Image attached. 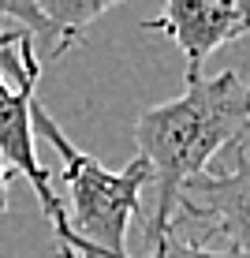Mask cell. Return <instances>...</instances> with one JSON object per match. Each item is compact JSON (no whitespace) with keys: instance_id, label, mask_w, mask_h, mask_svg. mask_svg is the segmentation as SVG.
<instances>
[{"instance_id":"cell-1","label":"cell","mask_w":250,"mask_h":258,"mask_svg":"<svg viewBox=\"0 0 250 258\" xmlns=\"http://www.w3.org/2000/svg\"><path fill=\"white\" fill-rule=\"evenodd\" d=\"M250 131V83L239 71H220L213 79L187 83L180 97L138 112L135 142L138 157L149 165V183L157 199L146 221L149 251L164 243L180 213L183 187L209 172L217 150L243 142Z\"/></svg>"},{"instance_id":"cell-2","label":"cell","mask_w":250,"mask_h":258,"mask_svg":"<svg viewBox=\"0 0 250 258\" xmlns=\"http://www.w3.org/2000/svg\"><path fill=\"white\" fill-rule=\"evenodd\" d=\"M34 131L45 142H52L60 157H64V183H67V225L75 232L82 258H135L127 251V228L142 210V191L149 183V165L135 157L123 172H109L101 161L71 142L49 109L34 97L30 105Z\"/></svg>"},{"instance_id":"cell-3","label":"cell","mask_w":250,"mask_h":258,"mask_svg":"<svg viewBox=\"0 0 250 258\" xmlns=\"http://www.w3.org/2000/svg\"><path fill=\"white\" fill-rule=\"evenodd\" d=\"M202 225L209 239H224L231 258H250V150L231 146V165L209 168L183 187L176 225Z\"/></svg>"},{"instance_id":"cell-4","label":"cell","mask_w":250,"mask_h":258,"mask_svg":"<svg viewBox=\"0 0 250 258\" xmlns=\"http://www.w3.org/2000/svg\"><path fill=\"white\" fill-rule=\"evenodd\" d=\"M142 30L168 34L187 56V83H194L213 49L250 34V0H172Z\"/></svg>"},{"instance_id":"cell-5","label":"cell","mask_w":250,"mask_h":258,"mask_svg":"<svg viewBox=\"0 0 250 258\" xmlns=\"http://www.w3.org/2000/svg\"><path fill=\"white\" fill-rule=\"evenodd\" d=\"M105 12L109 0H0V15L19 23L30 41H45L52 60L64 56Z\"/></svg>"},{"instance_id":"cell-6","label":"cell","mask_w":250,"mask_h":258,"mask_svg":"<svg viewBox=\"0 0 250 258\" xmlns=\"http://www.w3.org/2000/svg\"><path fill=\"white\" fill-rule=\"evenodd\" d=\"M138 258H231V254L217 251V247H209V243H198V239H183L172 228V232L164 236V243L153 247L149 254H138Z\"/></svg>"},{"instance_id":"cell-7","label":"cell","mask_w":250,"mask_h":258,"mask_svg":"<svg viewBox=\"0 0 250 258\" xmlns=\"http://www.w3.org/2000/svg\"><path fill=\"white\" fill-rule=\"evenodd\" d=\"M19 34L23 30H0V56H4V49H12L15 41H19ZM8 94H12V86L4 83V71H0V101H4Z\"/></svg>"},{"instance_id":"cell-8","label":"cell","mask_w":250,"mask_h":258,"mask_svg":"<svg viewBox=\"0 0 250 258\" xmlns=\"http://www.w3.org/2000/svg\"><path fill=\"white\" fill-rule=\"evenodd\" d=\"M8 183H12V168L0 157V217H4V210H8Z\"/></svg>"}]
</instances>
